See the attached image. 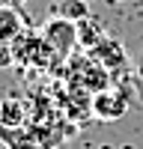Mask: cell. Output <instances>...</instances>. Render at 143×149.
I'll list each match as a JSON object with an SVG mask.
<instances>
[{
  "label": "cell",
  "instance_id": "obj_8",
  "mask_svg": "<svg viewBox=\"0 0 143 149\" xmlns=\"http://www.w3.org/2000/svg\"><path fill=\"white\" fill-rule=\"evenodd\" d=\"M63 15L72 21H81V18H87V6L81 0H69V3H63Z\"/></svg>",
  "mask_w": 143,
  "mask_h": 149
},
{
  "label": "cell",
  "instance_id": "obj_3",
  "mask_svg": "<svg viewBox=\"0 0 143 149\" xmlns=\"http://www.w3.org/2000/svg\"><path fill=\"white\" fill-rule=\"evenodd\" d=\"M92 113L104 119V122H113L125 113V98L119 95V93H110V90H101V93H95L92 98Z\"/></svg>",
  "mask_w": 143,
  "mask_h": 149
},
{
  "label": "cell",
  "instance_id": "obj_9",
  "mask_svg": "<svg viewBox=\"0 0 143 149\" xmlns=\"http://www.w3.org/2000/svg\"><path fill=\"white\" fill-rule=\"evenodd\" d=\"M24 3H27V0H0V6H9V9H18Z\"/></svg>",
  "mask_w": 143,
  "mask_h": 149
},
{
  "label": "cell",
  "instance_id": "obj_5",
  "mask_svg": "<svg viewBox=\"0 0 143 149\" xmlns=\"http://www.w3.org/2000/svg\"><path fill=\"white\" fill-rule=\"evenodd\" d=\"M21 33H24V24H21V18H18V9L0 6V39L15 42Z\"/></svg>",
  "mask_w": 143,
  "mask_h": 149
},
{
  "label": "cell",
  "instance_id": "obj_2",
  "mask_svg": "<svg viewBox=\"0 0 143 149\" xmlns=\"http://www.w3.org/2000/svg\"><path fill=\"white\" fill-rule=\"evenodd\" d=\"M12 45H15V60H21L24 66H39V69H42L51 57H57L54 48L45 42L42 33H39V36H27V33H21Z\"/></svg>",
  "mask_w": 143,
  "mask_h": 149
},
{
  "label": "cell",
  "instance_id": "obj_6",
  "mask_svg": "<svg viewBox=\"0 0 143 149\" xmlns=\"http://www.w3.org/2000/svg\"><path fill=\"white\" fill-rule=\"evenodd\" d=\"M81 81H83L87 90H95V93L107 90V72H104V66L87 63V69H83V74H81Z\"/></svg>",
  "mask_w": 143,
  "mask_h": 149
},
{
  "label": "cell",
  "instance_id": "obj_1",
  "mask_svg": "<svg viewBox=\"0 0 143 149\" xmlns=\"http://www.w3.org/2000/svg\"><path fill=\"white\" fill-rule=\"evenodd\" d=\"M42 36H45V42L54 48L57 57H69L72 48H75V42H78V27H75L72 18L57 15V18H51L42 27Z\"/></svg>",
  "mask_w": 143,
  "mask_h": 149
},
{
  "label": "cell",
  "instance_id": "obj_7",
  "mask_svg": "<svg viewBox=\"0 0 143 149\" xmlns=\"http://www.w3.org/2000/svg\"><path fill=\"white\" fill-rule=\"evenodd\" d=\"M18 60H15V45L6 42V39H0V69H12Z\"/></svg>",
  "mask_w": 143,
  "mask_h": 149
},
{
  "label": "cell",
  "instance_id": "obj_4",
  "mask_svg": "<svg viewBox=\"0 0 143 149\" xmlns=\"http://www.w3.org/2000/svg\"><path fill=\"white\" fill-rule=\"evenodd\" d=\"M24 119H27V104L21 98L9 95L0 102V125H21Z\"/></svg>",
  "mask_w": 143,
  "mask_h": 149
}]
</instances>
